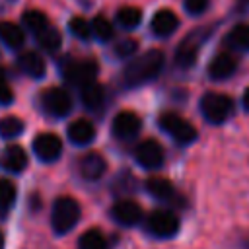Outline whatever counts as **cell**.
Instances as JSON below:
<instances>
[{"label":"cell","mask_w":249,"mask_h":249,"mask_svg":"<svg viewBox=\"0 0 249 249\" xmlns=\"http://www.w3.org/2000/svg\"><path fill=\"white\" fill-rule=\"evenodd\" d=\"M163 53L158 51V49H152V51H146L138 56H134L126 66L124 70L121 72V84L123 88H140L148 82H152L154 78L160 76L161 68H163Z\"/></svg>","instance_id":"1"},{"label":"cell","mask_w":249,"mask_h":249,"mask_svg":"<svg viewBox=\"0 0 249 249\" xmlns=\"http://www.w3.org/2000/svg\"><path fill=\"white\" fill-rule=\"evenodd\" d=\"M80 216H82V208L76 198L58 196L51 208V226L54 233L62 235V233H68L80 222Z\"/></svg>","instance_id":"2"},{"label":"cell","mask_w":249,"mask_h":249,"mask_svg":"<svg viewBox=\"0 0 249 249\" xmlns=\"http://www.w3.org/2000/svg\"><path fill=\"white\" fill-rule=\"evenodd\" d=\"M200 113L210 124H222L231 117L233 101L226 93L208 91L200 97Z\"/></svg>","instance_id":"3"},{"label":"cell","mask_w":249,"mask_h":249,"mask_svg":"<svg viewBox=\"0 0 249 249\" xmlns=\"http://www.w3.org/2000/svg\"><path fill=\"white\" fill-rule=\"evenodd\" d=\"M144 228L152 237L169 239L179 231V218L175 212H171L167 208H158L148 214Z\"/></svg>","instance_id":"4"},{"label":"cell","mask_w":249,"mask_h":249,"mask_svg":"<svg viewBox=\"0 0 249 249\" xmlns=\"http://www.w3.org/2000/svg\"><path fill=\"white\" fill-rule=\"evenodd\" d=\"M208 35H210V29H208V27L191 31V33L179 43V47H177V51H175V64H177L179 68H183V70L191 68V66L196 62L198 51H200V47L204 45V41L208 39Z\"/></svg>","instance_id":"5"},{"label":"cell","mask_w":249,"mask_h":249,"mask_svg":"<svg viewBox=\"0 0 249 249\" xmlns=\"http://www.w3.org/2000/svg\"><path fill=\"white\" fill-rule=\"evenodd\" d=\"M60 74L64 76L66 84L76 86V88H84L86 84L95 82L97 76V62L89 60V58H82V60H66L64 64H60Z\"/></svg>","instance_id":"6"},{"label":"cell","mask_w":249,"mask_h":249,"mask_svg":"<svg viewBox=\"0 0 249 249\" xmlns=\"http://www.w3.org/2000/svg\"><path fill=\"white\" fill-rule=\"evenodd\" d=\"M39 101H41L43 113L53 117V119H62V117H66L72 111V97H70V93L64 88H58V86L47 88L41 93Z\"/></svg>","instance_id":"7"},{"label":"cell","mask_w":249,"mask_h":249,"mask_svg":"<svg viewBox=\"0 0 249 249\" xmlns=\"http://www.w3.org/2000/svg\"><path fill=\"white\" fill-rule=\"evenodd\" d=\"M158 124L160 128L169 134L177 144H191L195 138H196V130L195 126L185 121L183 117H179L177 113H163L160 119H158Z\"/></svg>","instance_id":"8"},{"label":"cell","mask_w":249,"mask_h":249,"mask_svg":"<svg viewBox=\"0 0 249 249\" xmlns=\"http://www.w3.org/2000/svg\"><path fill=\"white\" fill-rule=\"evenodd\" d=\"M163 158H165L163 148L154 138H146L140 144H136V148H134V160L144 169H158V167H161Z\"/></svg>","instance_id":"9"},{"label":"cell","mask_w":249,"mask_h":249,"mask_svg":"<svg viewBox=\"0 0 249 249\" xmlns=\"http://www.w3.org/2000/svg\"><path fill=\"white\" fill-rule=\"evenodd\" d=\"M33 152L45 163L56 161L62 154V140L53 132H41L33 138Z\"/></svg>","instance_id":"10"},{"label":"cell","mask_w":249,"mask_h":249,"mask_svg":"<svg viewBox=\"0 0 249 249\" xmlns=\"http://www.w3.org/2000/svg\"><path fill=\"white\" fill-rule=\"evenodd\" d=\"M140 128H142V121L134 111H119L113 117V123H111L113 136L119 138V140L134 138L140 132Z\"/></svg>","instance_id":"11"},{"label":"cell","mask_w":249,"mask_h":249,"mask_svg":"<svg viewBox=\"0 0 249 249\" xmlns=\"http://www.w3.org/2000/svg\"><path fill=\"white\" fill-rule=\"evenodd\" d=\"M109 214L117 224L124 228H132L142 220V206L130 198H121L111 206Z\"/></svg>","instance_id":"12"},{"label":"cell","mask_w":249,"mask_h":249,"mask_svg":"<svg viewBox=\"0 0 249 249\" xmlns=\"http://www.w3.org/2000/svg\"><path fill=\"white\" fill-rule=\"evenodd\" d=\"M105 169H107L105 160L97 152H88L78 160V171L86 181H99Z\"/></svg>","instance_id":"13"},{"label":"cell","mask_w":249,"mask_h":249,"mask_svg":"<svg viewBox=\"0 0 249 249\" xmlns=\"http://www.w3.org/2000/svg\"><path fill=\"white\" fill-rule=\"evenodd\" d=\"M27 154L21 146L18 144H10L2 150L0 154V167L8 173H21L27 167Z\"/></svg>","instance_id":"14"},{"label":"cell","mask_w":249,"mask_h":249,"mask_svg":"<svg viewBox=\"0 0 249 249\" xmlns=\"http://www.w3.org/2000/svg\"><path fill=\"white\" fill-rule=\"evenodd\" d=\"M177 27H179V18L175 16V12L167 8H161L152 16L150 29L156 37H169L171 33H175Z\"/></svg>","instance_id":"15"},{"label":"cell","mask_w":249,"mask_h":249,"mask_svg":"<svg viewBox=\"0 0 249 249\" xmlns=\"http://www.w3.org/2000/svg\"><path fill=\"white\" fill-rule=\"evenodd\" d=\"M237 68V60L230 53H218L208 64V76L212 80H226Z\"/></svg>","instance_id":"16"},{"label":"cell","mask_w":249,"mask_h":249,"mask_svg":"<svg viewBox=\"0 0 249 249\" xmlns=\"http://www.w3.org/2000/svg\"><path fill=\"white\" fill-rule=\"evenodd\" d=\"M144 187H146L148 195L154 196L156 200H161V202H177L179 200L175 187L163 177H150Z\"/></svg>","instance_id":"17"},{"label":"cell","mask_w":249,"mask_h":249,"mask_svg":"<svg viewBox=\"0 0 249 249\" xmlns=\"http://www.w3.org/2000/svg\"><path fill=\"white\" fill-rule=\"evenodd\" d=\"M68 140L76 146H88L95 140V126L88 119H78L68 124Z\"/></svg>","instance_id":"18"},{"label":"cell","mask_w":249,"mask_h":249,"mask_svg":"<svg viewBox=\"0 0 249 249\" xmlns=\"http://www.w3.org/2000/svg\"><path fill=\"white\" fill-rule=\"evenodd\" d=\"M18 66L19 70L29 76V78H43L45 76V60L39 53L35 51H25L19 54L18 58Z\"/></svg>","instance_id":"19"},{"label":"cell","mask_w":249,"mask_h":249,"mask_svg":"<svg viewBox=\"0 0 249 249\" xmlns=\"http://www.w3.org/2000/svg\"><path fill=\"white\" fill-rule=\"evenodd\" d=\"M80 99H82V105L86 109L95 111L105 103V89L97 82L86 84L84 88H80Z\"/></svg>","instance_id":"20"},{"label":"cell","mask_w":249,"mask_h":249,"mask_svg":"<svg viewBox=\"0 0 249 249\" xmlns=\"http://www.w3.org/2000/svg\"><path fill=\"white\" fill-rule=\"evenodd\" d=\"M0 41H2L8 49L16 51V49H19V47L23 45L25 33H23V29H21L18 23H14V21H0Z\"/></svg>","instance_id":"21"},{"label":"cell","mask_w":249,"mask_h":249,"mask_svg":"<svg viewBox=\"0 0 249 249\" xmlns=\"http://www.w3.org/2000/svg\"><path fill=\"white\" fill-rule=\"evenodd\" d=\"M33 37H35V41L39 43V47H41L43 51H47V53H54V51H58L60 45H62V37H60L58 29L53 27V25L41 29V31L35 33Z\"/></svg>","instance_id":"22"},{"label":"cell","mask_w":249,"mask_h":249,"mask_svg":"<svg viewBox=\"0 0 249 249\" xmlns=\"http://www.w3.org/2000/svg\"><path fill=\"white\" fill-rule=\"evenodd\" d=\"M226 43L235 51H249V23H237L226 35Z\"/></svg>","instance_id":"23"},{"label":"cell","mask_w":249,"mask_h":249,"mask_svg":"<svg viewBox=\"0 0 249 249\" xmlns=\"http://www.w3.org/2000/svg\"><path fill=\"white\" fill-rule=\"evenodd\" d=\"M78 245H80V249H111L109 239L95 228L84 231L78 239Z\"/></svg>","instance_id":"24"},{"label":"cell","mask_w":249,"mask_h":249,"mask_svg":"<svg viewBox=\"0 0 249 249\" xmlns=\"http://www.w3.org/2000/svg\"><path fill=\"white\" fill-rule=\"evenodd\" d=\"M115 21H117L123 29H134V27H138L140 21H142V12H140V8H136V6H124V8H121V10L115 14Z\"/></svg>","instance_id":"25"},{"label":"cell","mask_w":249,"mask_h":249,"mask_svg":"<svg viewBox=\"0 0 249 249\" xmlns=\"http://www.w3.org/2000/svg\"><path fill=\"white\" fill-rule=\"evenodd\" d=\"M89 25H91V35H93L97 41H101V43H107V41H111V39L115 37V27H113V23H111L107 18H103V16H95V18L89 21Z\"/></svg>","instance_id":"26"},{"label":"cell","mask_w":249,"mask_h":249,"mask_svg":"<svg viewBox=\"0 0 249 249\" xmlns=\"http://www.w3.org/2000/svg\"><path fill=\"white\" fill-rule=\"evenodd\" d=\"M21 23H23L25 29L31 31L33 35L39 33L41 29H45V27L51 25L49 18H47L43 12H39V10H27V12H23V16H21Z\"/></svg>","instance_id":"27"},{"label":"cell","mask_w":249,"mask_h":249,"mask_svg":"<svg viewBox=\"0 0 249 249\" xmlns=\"http://www.w3.org/2000/svg\"><path fill=\"white\" fill-rule=\"evenodd\" d=\"M23 128H25L23 121L19 117H16V115H8V117L0 119V136L6 138V140L21 136L23 134Z\"/></svg>","instance_id":"28"},{"label":"cell","mask_w":249,"mask_h":249,"mask_svg":"<svg viewBox=\"0 0 249 249\" xmlns=\"http://www.w3.org/2000/svg\"><path fill=\"white\" fill-rule=\"evenodd\" d=\"M16 202V185L10 179H0V212L6 214Z\"/></svg>","instance_id":"29"},{"label":"cell","mask_w":249,"mask_h":249,"mask_svg":"<svg viewBox=\"0 0 249 249\" xmlns=\"http://www.w3.org/2000/svg\"><path fill=\"white\" fill-rule=\"evenodd\" d=\"M68 29L74 37H78L80 41H88L91 37V25L88 19H84L82 16H74L70 21H68Z\"/></svg>","instance_id":"30"},{"label":"cell","mask_w":249,"mask_h":249,"mask_svg":"<svg viewBox=\"0 0 249 249\" xmlns=\"http://www.w3.org/2000/svg\"><path fill=\"white\" fill-rule=\"evenodd\" d=\"M113 193L115 195H126L134 189V177L126 171V173H119L115 179H113V185H111Z\"/></svg>","instance_id":"31"},{"label":"cell","mask_w":249,"mask_h":249,"mask_svg":"<svg viewBox=\"0 0 249 249\" xmlns=\"http://www.w3.org/2000/svg\"><path fill=\"white\" fill-rule=\"evenodd\" d=\"M136 49H138V43H136L134 39H121V41L115 45L113 53H115V56H119V58H126V56H132V54L136 53Z\"/></svg>","instance_id":"32"},{"label":"cell","mask_w":249,"mask_h":249,"mask_svg":"<svg viewBox=\"0 0 249 249\" xmlns=\"http://www.w3.org/2000/svg\"><path fill=\"white\" fill-rule=\"evenodd\" d=\"M12 101H14V91H12V88H10L8 80H6L4 70L0 68V103L2 105H10Z\"/></svg>","instance_id":"33"},{"label":"cell","mask_w":249,"mask_h":249,"mask_svg":"<svg viewBox=\"0 0 249 249\" xmlns=\"http://www.w3.org/2000/svg\"><path fill=\"white\" fill-rule=\"evenodd\" d=\"M183 6L191 16H200L208 8V0H183Z\"/></svg>","instance_id":"34"},{"label":"cell","mask_w":249,"mask_h":249,"mask_svg":"<svg viewBox=\"0 0 249 249\" xmlns=\"http://www.w3.org/2000/svg\"><path fill=\"white\" fill-rule=\"evenodd\" d=\"M241 103H243V107H245V111H249V88L243 91V99H241Z\"/></svg>","instance_id":"35"},{"label":"cell","mask_w":249,"mask_h":249,"mask_svg":"<svg viewBox=\"0 0 249 249\" xmlns=\"http://www.w3.org/2000/svg\"><path fill=\"white\" fill-rule=\"evenodd\" d=\"M0 249H4V233L0 231Z\"/></svg>","instance_id":"36"}]
</instances>
